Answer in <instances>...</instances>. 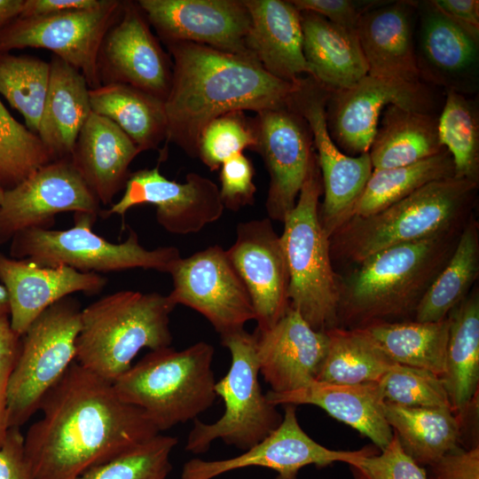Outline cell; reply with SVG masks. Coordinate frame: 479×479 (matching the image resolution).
I'll return each mask as SVG.
<instances>
[{
    "instance_id": "6da1fadb",
    "label": "cell",
    "mask_w": 479,
    "mask_h": 479,
    "mask_svg": "<svg viewBox=\"0 0 479 479\" xmlns=\"http://www.w3.org/2000/svg\"><path fill=\"white\" fill-rule=\"evenodd\" d=\"M24 436L34 479H77L160 434L145 412L122 400L113 382L74 361L43 398Z\"/></svg>"
},
{
    "instance_id": "7a4b0ae2",
    "label": "cell",
    "mask_w": 479,
    "mask_h": 479,
    "mask_svg": "<svg viewBox=\"0 0 479 479\" xmlns=\"http://www.w3.org/2000/svg\"><path fill=\"white\" fill-rule=\"evenodd\" d=\"M172 58V81L164 101L167 141L192 157L203 129L235 111L256 113L287 106L297 82L268 73L249 54L222 51L207 45L166 43Z\"/></svg>"
},
{
    "instance_id": "3957f363",
    "label": "cell",
    "mask_w": 479,
    "mask_h": 479,
    "mask_svg": "<svg viewBox=\"0 0 479 479\" xmlns=\"http://www.w3.org/2000/svg\"><path fill=\"white\" fill-rule=\"evenodd\" d=\"M462 229L459 225L395 245L359 263L340 281L338 326L359 329L414 317L424 294L451 257Z\"/></svg>"
},
{
    "instance_id": "277c9868",
    "label": "cell",
    "mask_w": 479,
    "mask_h": 479,
    "mask_svg": "<svg viewBox=\"0 0 479 479\" xmlns=\"http://www.w3.org/2000/svg\"><path fill=\"white\" fill-rule=\"evenodd\" d=\"M477 188L475 179H438L376 214L353 216L330 237L331 258L358 264L389 247L459 226Z\"/></svg>"
},
{
    "instance_id": "5b68a950",
    "label": "cell",
    "mask_w": 479,
    "mask_h": 479,
    "mask_svg": "<svg viewBox=\"0 0 479 479\" xmlns=\"http://www.w3.org/2000/svg\"><path fill=\"white\" fill-rule=\"evenodd\" d=\"M176 305L168 295L123 290L82 310L75 361L114 382L128 371L138 352L169 347V316Z\"/></svg>"
},
{
    "instance_id": "8992f818",
    "label": "cell",
    "mask_w": 479,
    "mask_h": 479,
    "mask_svg": "<svg viewBox=\"0 0 479 479\" xmlns=\"http://www.w3.org/2000/svg\"><path fill=\"white\" fill-rule=\"evenodd\" d=\"M214 354L206 342L182 350L170 346L151 350L113 382L114 390L141 409L161 433L196 420L213 405Z\"/></svg>"
},
{
    "instance_id": "52a82bcc",
    "label": "cell",
    "mask_w": 479,
    "mask_h": 479,
    "mask_svg": "<svg viewBox=\"0 0 479 479\" xmlns=\"http://www.w3.org/2000/svg\"><path fill=\"white\" fill-rule=\"evenodd\" d=\"M323 185L314 151L294 208L280 236L288 272L290 307L316 331L338 327L340 280L334 270L329 238L319 219Z\"/></svg>"
},
{
    "instance_id": "ba28073f",
    "label": "cell",
    "mask_w": 479,
    "mask_h": 479,
    "mask_svg": "<svg viewBox=\"0 0 479 479\" xmlns=\"http://www.w3.org/2000/svg\"><path fill=\"white\" fill-rule=\"evenodd\" d=\"M97 217L75 213L74 226L67 230H23L10 241V257L43 267L67 266L98 274L136 268L169 273L180 258L175 247L145 248L133 230L125 241L110 242L92 231Z\"/></svg>"
},
{
    "instance_id": "9c48e42d",
    "label": "cell",
    "mask_w": 479,
    "mask_h": 479,
    "mask_svg": "<svg viewBox=\"0 0 479 479\" xmlns=\"http://www.w3.org/2000/svg\"><path fill=\"white\" fill-rule=\"evenodd\" d=\"M221 342L231 354L228 373L215 385L224 411L213 423L193 420L185 446L193 454L205 453L217 439L245 452L268 436L283 419L259 383L254 334L242 329L222 336Z\"/></svg>"
},
{
    "instance_id": "30bf717a",
    "label": "cell",
    "mask_w": 479,
    "mask_h": 479,
    "mask_svg": "<svg viewBox=\"0 0 479 479\" xmlns=\"http://www.w3.org/2000/svg\"><path fill=\"white\" fill-rule=\"evenodd\" d=\"M82 307L67 296L43 310L20 336L7 393L8 428H20L75 361Z\"/></svg>"
},
{
    "instance_id": "8fae6325",
    "label": "cell",
    "mask_w": 479,
    "mask_h": 479,
    "mask_svg": "<svg viewBox=\"0 0 479 479\" xmlns=\"http://www.w3.org/2000/svg\"><path fill=\"white\" fill-rule=\"evenodd\" d=\"M329 94L311 76L302 77L288 106L304 118L311 132L324 192L319 219L325 232L331 235L351 217L373 166L368 153L350 156L333 140L326 114Z\"/></svg>"
},
{
    "instance_id": "7c38bea8",
    "label": "cell",
    "mask_w": 479,
    "mask_h": 479,
    "mask_svg": "<svg viewBox=\"0 0 479 479\" xmlns=\"http://www.w3.org/2000/svg\"><path fill=\"white\" fill-rule=\"evenodd\" d=\"M124 1L104 0L97 8L59 14L18 17L0 29V53L24 48L53 52L77 69L90 89L101 86L98 55L102 40L122 12Z\"/></svg>"
},
{
    "instance_id": "4fadbf2b",
    "label": "cell",
    "mask_w": 479,
    "mask_h": 479,
    "mask_svg": "<svg viewBox=\"0 0 479 479\" xmlns=\"http://www.w3.org/2000/svg\"><path fill=\"white\" fill-rule=\"evenodd\" d=\"M169 273L173 280L170 301L200 313L221 337L255 319L249 294L220 246L180 257Z\"/></svg>"
},
{
    "instance_id": "5bb4252c",
    "label": "cell",
    "mask_w": 479,
    "mask_h": 479,
    "mask_svg": "<svg viewBox=\"0 0 479 479\" xmlns=\"http://www.w3.org/2000/svg\"><path fill=\"white\" fill-rule=\"evenodd\" d=\"M389 105L432 113L434 96L424 82L370 75L351 87L330 91L326 122L336 145L350 156L368 153L380 117Z\"/></svg>"
},
{
    "instance_id": "9a60e30c",
    "label": "cell",
    "mask_w": 479,
    "mask_h": 479,
    "mask_svg": "<svg viewBox=\"0 0 479 479\" xmlns=\"http://www.w3.org/2000/svg\"><path fill=\"white\" fill-rule=\"evenodd\" d=\"M63 212L100 215V203L70 159L52 161L5 190L0 207V244L27 229H51Z\"/></svg>"
},
{
    "instance_id": "2e32d148",
    "label": "cell",
    "mask_w": 479,
    "mask_h": 479,
    "mask_svg": "<svg viewBox=\"0 0 479 479\" xmlns=\"http://www.w3.org/2000/svg\"><path fill=\"white\" fill-rule=\"evenodd\" d=\"M373 450L365 447L358 451H337L323 446L300 426L296 405L286 404L279 426L260 443L230 459H192L184 464L181 479H214L250 467L274 470L277 472L275 479H297L299 471L306 466L323 468L334 462L349 464Z\"/></svg>"
},
{
    "instance_id": "e0dca14e",
    "label": "cell",
    "mask_w": 479,
    "mask_h": 479,
    "mask_svg": "<svg viewBox=\"0 0 479 479\" xmlns=\"http://www.w3.org/2000/svg\"><path fill=\"white\" fill-rule=\"evenodd\" d=\"M137 4L124 1L106 33L98 55L101 85L121 83L165 101L172 81V61L153 35Z\"/></svg>"
},
{
    "instance_id": "ac0fdd59",
    "label": "cell",
    "mask_w": 479,
    "mask_h": 479,
    "mask_svg": "<svg viewBox=\"0 0 479 479\" xmlns=\"http://www.w3.org/2000/svg\"><path fill=\"white\" fill-rule=\"evenodd\" d=\"M122 197L100 212L102 217L124 216L137 205L156 207V220L168 232L188 234L200 232L217 221L224 210L218 186L209 178L189 173L185 183L162 176L159 168L145 169L130 175Z\"/></svg>"
},
{
    "instance_id": "d6986e66",
    "label": "cell",
    "mask_w": 479,
    "mask_h": 479,
    "mask_svg": "<svg viewBox=\"0 0 479 479\" xmlns=\"http://www.w3.org/2000/svg\"><path fill=\"white\" fill-rule=\"evenodd\" d=\"M257 145L270 175L265 202L268 217L279 222L294 208L314 153L310 130L290 106L256 113Z\"/></svg>"
},
{
    "instance_id": "ffe728a7",
    "label": "cell",
    "mask_w": 479,
    "mask_h": 479,
    "mask_svg": "<svg viewBox=\"0 0 479 479\" xmlns=\"http://www.w3.org/2000/svg\"><path fill=\"white\" fill-rule=\"evenodd\" d=\"M137 3L165 44L190 42L225 52L249 54L245 39L250 15L244 0H139Z\"/></svg>"
},
{
    "instance_id": "44dd1931",
    "label": "cell",
    "mask_w": 479,
    "mask_h": 479,
    "mask_svg": "<svg viewBox=\"0 0 479 479\" xmlns=\"http://www.w3.org/2000/svg\"><path fill=\"white\" fill-rule=\"evenodd\" d=\"M227 255L244 283L257 331L273 326L289 308V272L280 236L269 217L240 223Z\"/></svg>"
},
{
    "instance_id": "7402d4cb",
    "label": "cell",
    "mask_w": 479,
    "mask_h": 479,
    "mask_svg": "<svg viewBox=\"0 0 479 479\" xmlns=\"http://www.w3.org/2000/svg\"><path fill=\"white\" fill-rule=\"evenodd\" d=\"M259 373L274 393L298 389L316 379L329 336L314 330L289 306L271 328L254 333Z\"/></svg>"
},
{
    "instance_id": "603a6c76",
    "label": "cell",
    "mask_w": 479,
    "mask_h": 479,
    "mask_svg": "<svg viewBox=\"0 0 479 479\" xmlns=\"http://www.w3.org/2000/svg\"><path fill=\"white\" fill-rule=\"evenodd\" d=\"M107 279L67 266L43 267L0 252V284L7 291L12 329L21 336L31 323L56 302L78 292L100 293Z\"/></svg>"
},
{
    "instance_id": "cb8c5ba5",
    "label": "cell",
    "mask_w": 479,
    "mask_h": 479,
    "mask_svg": "<svg viewBox=\"0 0 479 479\" xmlns=\"http://www.w3.org/2000/svg\"><path fill=\"white\" fill-rule=\"evenodd\" d=\"M250 15L247 52L273 76L297 82L311 72L303 54L301 12L290 1L244 0Z\"/></svg>"
},
{
    "instance_id": "d4e9b609",
    "label": "cell",
    "mask_w": 479,
    "mask_h": 479,
    "mask_svg": "<svg viewBox=\"0 0 479 479\" xmlns=\"http://www.w3.org/2000/svg\"><path fill=\"white\" fill-rule=\"evenodd\" d=\"M420 18L416 52L421 79L464 93L478 67V43L431 3L414 2Z\"/></svg>"
},
{
    "instance_id": "484cf974",
    "label": "cell",
    "mask_w": 479,
    "mask_h": 479,
    "mask_svg": "<svg viewBox=\"0 0 479 479\" xmlns=\"http://www.w3.org/2000/svg\"><path fill=\"white\" fill-rule=\"evenodd\" d=\"M413 1L374 6L359 19L357 35L368 75L421 82L413 41Z\"/></svg>"
},
{
    "instance_id": "4316f807",
    "label": "cell",
    "mask_w": 479,
    "mask_h": 479,
    "mask_svg": "<svg viewBox=\"0 0 479 479\" xmlns=\"http://www.w3.org/2000/svg\"><path fill=\"white\" fill-rule=\"evenodd\" d=\"M265 395L276 406H318L335 420L367 436L380 451L392 440L393 430L385 418L384 399L378 382L337 384L313 380L290 392L268 390Z\"/></svg>"
},
{
    "instance_id": "83f0119b",
    "label": "cell",
    "mask_w": 479,
    "mask_h": 479,
    "mask_svg": "<svg viewBox=\"0 0 479 479\" xmlns=\"http://www.w3.org/2000/svg\"><path fill=\"white\" fill-rule=\"evenodd\" d=\"M140 153L112 121L93 112L81 129L70 161L100 204H113L125 187L129 167Z\"/></svg>"
},
{
    "instance_id": "f1b7e54d",
    "label": "cell",
    "mask_w": 479,
    "mask_h": 479,
    "mask_svg": "<svg viewBox=\"0 0 479 479\" xmlns=\"http://www.w3.org/2000/svg\"><path fill=\"white\" fill-rule=\"evenodd\" d=\"M48 92L37 135L52 161L70 159L90 114V88L75 67L52 55Z\"/></svg>"
},
{
    "instance_id": "f546056e",
    "label": "cell",
    "mask_w": 479,
    "mask_h": 479,
    "mask_svg": "<svg viewBox=\"0 0 479 479\" xmlns=\"http://www.w3.org/2000/svg\"><path fill=\"white\" fill-rule=\"evenodd\" d=\"M303 54L311 77L329 91L347 89L368 75L357 31L310 12H300Z\"/></svg>"
},
{
    "instance_id": "4dcf8cb0",
    "label": "cell",
    "mask_w": 479,
    "mask_h": 479,
    "mask_svg": "<svg viewBox=\"0 0 479 479\" xmlns=\"http://www.w3.org/2000/svg\"><path fill=\"white\" fill-rule=\"evenodd\" d=\"M446 149L438 134V117L389 105L383 113L369 156L373 169L410 165Z\"/></svg>"
},
{
    "instance_id": "1f68e13d",
    "label": "cell",
    "mask_w": 479,
    "mask_h": 479,
    "mask_svg": "<svg viewBox=\"0 0 479 479\" xmlns=\"http://www.w3.org/2000/svg\"><path fill=\"white\" fill-rule=\"evenodd\" d=\"M449 336L444 372L440 377L455 413L478 398L479 296L467 294L448 315Z\"/></svg>"
},
{
    "instance_id": "d6a6232c",
    "label": "cell",
    "mask_w": 479,
    "mask_h": 479,
    "mask_svg": "<svg viewBox=\"0 0 479 479\" xmlns=\"http://www.w3.org/2000/svg\"><path fill=\"white\" fill-rule=\"evenodd\" d=\"M385 418L404 451L427 467L460 446L461 417L448 407H408L384 401Z\"/></svg>"
},
{
    "instance_id": "836d02e7",
    "label": "cell",
    "mask_w": 479,
    "mask_h": 479,
    "mask_svg": "<svg viewBox=\"0 0 479 479\" xmlns=\"http://www.w3.org/2000/svg\"><path fill=\"white\" fill-rule=\"evenodd\" d=\"M91 111L115 123L140 153L156 149L167 139L164 101L143 90L121 83L90 89Z\"/></svg>"
},
{
    "instance_id": "e575fe53",
    "label": "cell",
    "mask_w": 479,
    "mask_h": 479,
    "mask_svg": "<svg viewBox=\"0 0 479 479\" xmlns=\"http://www.w3.org/2000/svg\"><path fill=\"white\" fill-rule=\"evenodd\" d=\"M359 329L391 362L425 369L439 377L444 373L448 317L436 322H382Z\"/></svg>"
},
{
    "instance_id": "d590c367",
    "label": "cell",
    "mask_w": 479,
    "mask_h": 479,
    "mask_svg": "<svg viewBox=\"0 0 479 479\" xmlns=\"http://www.w3.org/2000/svg\"><path fill=\"white\" fill-rule=\"evenodd\" d=\"M479 271L478 225L471 220L462 229L456 247L421 298L414 315L418 322H436L467 294Z\"/></svg>"
},
{
    "instance_id": "8d00e7d4",
    "label": "cell",
    "mask_w": 479,
    "mask_h": 479,
    "mask_svg": "<svg viewBox=\"0 0 479 479\" xmlns=\"http://www.w3.org/2000/svg\"><path fill=\"white\" fill-rule=\"evenodd\" d=\"M454 176L452 158L446 149L410 165L373 169L351 217L376 214L430 182Z\"/></svg>"
},
{
    "instance_id": "74e56055",
    "label": "cell",
    "mask_w": 479,
    "mask_h": 479,
    "mask_svg": "<svg viewBox=\"0 0 479 479\" xmlns=\"http://www.w3.org/2000/svg\"><path fill=\"white\" fill-rule=\"evenodd\" d=\"M329 346L315 380L337 384L378 382L391 362L362 329L326 331Z\"/></svg>"
},
{
    "instance_id": "f35d334b",
    "label": "cell",
    "mask_w": 479,
    "mask_h": 479,
    "mask_svg": "<svg viewBox=\"0 0 479 479\" xmlns=\"http://www.w3.org/2000/svg\"><path fill=\"white\" fill-rule=\"evenodd\" d=\"M50 82V63L29 56L0 53V94L37 135Z\"/></svg>"
},
{
    "instance_id": "ab89813d",
    "label": "cell",
    "mask_w": 479,
    "mask_h": 479,
    "mask_svg": "<svg viewBox=\"0 0 479 479\" xmlns=\"http://www.w3.org/2000/svg\"><path fill=\"white\" fill-rule=\"evenodd\" d=\"M438 134L452 158L455 177L478 180L479 115L464 93L448 90L438 117Z\"/></svg>"
},
{
    "instance_id": "60d3db41",
    "label": "cell",
    "mask_w": 479,
    "mask_h": 479,
    "mask_svg": "<svg viewBox=\"0 0 479 479\" xmlns=\"http://www.w3.org/2000/svg\"><path fill=\"white\" fill-rule=\"evenodd\" d=\"M52 161L38 135L17 122L0 101V182L12 189Z\"/></svg>"
},
{
    "instance_id": "b9f144b4",
    "label": "cell",
    "mask_w": 479,
    "mask_h": 479,
    "mask_svg": "<svg viewBox=\"0 0 479 479\" xmlns=\"http://www.w3.org/2000/svg\"><path fill=\"white\" fill-rule=\"evenodd\" d=\"M177 443V437L160 433L77 479H167L172 470L170 455Z\"/></svg>"
},
{
    "instance_id": "7bdbcfd3",
    "label": "cell",
    "mask_w": 479,
    "mask_h": 479,
    "mask_svg": "<svg viewBox=\"0 0 479 479\" xmlns=\"http://www.w3.org/2000/svg\"><path fill=\"white\" fill-rule=\"evenodd\" d=\"M378 384L385 402L452 409L441 378L428 370L393 363Z\"/></svg>"
},
{
    "instance_id": "ee69618b",
    "label": "cell",
    "mask_w": 479,
    "mask_h": 479,
    "mask_svg": "<svg viewBox=\"0 0 479 479\" xmlns=\"http://www.w3.org/2000/svg\"><path fill=\"white\" fill-rule=\"evenodd\" d=\"M257 137L254 120L242 111L231 112L212 120L202 130L197 147V157L215 170L230 158L255 150Z\"/></svg>"
},
{
    "instance_id": "f6af8a7d",
    "label": "cell",
    "mask_w": 479,
    "mask_h": 479,
    "mask_svg": "<svg viewBox=\"0 0 479 479\" xmlns=\"http://www.w3.org/2000/svg\"><path fill=\"white\" fill-rule=\"evenodd\" d=\"M353 479H428L426 470L403 450L393 433L390 443L348 464Z\"/></svg>"
},
{
    "instance_id": "bcb514c9",
    "label": "cell",
    "mask_w": 479,
    "mask_h": 479,
    "mask_svg": "<svg viewBox=\"0 0 479 479\" xmlns=\"http://www.w3.org/2000/svg\"><path fill=\"white\" fill-rule=\"evenodd\" d=\"M220 197L224 208L238 211L253 205L256 187L253 182L255 169L243 153L225 161L220 167Z\"/></svg>"
},
{
    "instance_id": "7dc6e473",
    "label": "cell",
    "mask_w": 479,
    "mask_h": 479,
    "mask_svg": "<svg viewBox=\"0 0 479 479\" xmlns=\"http://www.w3.org/2000/svg\"><path fill=\"white\" fill-rule=\"evenodd\" d=\"M299 12H310L349 30L357 29L360 17L379 5L376 1L352 0H290Z\"/></svg>"
},
{
    "instance_id": "c3c4849f",
    "label": "cell",
    "mask_w": 479,
    "mask_h": 479,
    "mask_svg": "<svg viewBox=\"0 0 479 479\" xmlns=\"http://www.w3.org/2000/svg\"><path fill=\"white\" fill-rule=\"evenodd\" d=\"M20 348V336L11 327L8 315L0 316V447L7 425V393Z\"/></svg>"
},
{
    "instance_id": "681fc988",
    "label": "cell",
    "mask_w": 479,
    "mask_h": 479,
    "mask_svg": "<svg viewBox=\"0 0 479 479\" xmlns=\"http://www.w3.org/2000/svg\"><path fill=\"white\" fill-rule=\"evenodd\" d=\"M425 470L428 479H479V446H458Z\"/></svg>"
},
{
    "instance_id": "f907efd6",
    "label": "cell",
    "mask_w": 479,
    "mask_h": 479,
    "mask_svg": "<svg viewBox=\"0 0 479 479\" xmlns=\"http://www.w3.org/2000/svg\"><path fill=\"white\" fill-rule=\"evenodd\" d=\"M20 428H9L0 447V479H34L24 453Z\"/></svg>"
},
{
    "instance_id": "816d5d0a",
    "label": "cell",
    "mask_w": 479,
    "mask_h": 479,
    "mask_svg": "<svg viewBox=\"0 0 479 479\" xmlns=\"http://www.w3.org/2000/svg\"><path fill=\"white\" fill-rule=\"evenodd\" d=\"M431 3L470 35L479 40L478 0H431Z\"/></svg>"
},
{
    "instance_id": "f5cc1de1",
    "label": "cell",
    "mask_w": 479,
    "mask_h": 479,
    "mask_svg": "<svg viewBox=\"0 0 479 479\" xmlns=\"http://www.w3.org/2000/svg\"><path fill=\"white\" fill-rule=\"evenodd\" d=\"M104 0H24L19 17L34 18L62 12L94 9Z\"/></svg>"
},
{
    "instance_id": "db71d44e",
    "label": "cell",
    "mask_w": 479,
    "mask_h": 479,
    "mask_svg": "<svg viewBox=\"0 0 479 479\" xmlns=\"http://www.w3.org/2000/svg\"><path fill=\"white\" fill-rule=\"evenodd\" d=\"M24 0H0V29L18 18Z\"/></svg>"
},
{
    "instance_id": "11a10c76",
    "label": "cell",
    "mask_w": 479,
    "mask_h": 479,
    "mask_svg": "<svg viewBox=\"0 0 479 479\" xmlns=\"http://www.w3.org/2000/svg\"><path fill=\"white\" fill-rule=\"evenodd\" d=\"M10 312V304L8 294L4 287L0 284V316L8 315Z\"/></svg>"
},
{
    "instance_id": "9f6ffc18",
    "label": "cell",
    "mask_w": 479,
    "mask_h": 479,
    "mask_svg": "<svg viewBox=\"0 0 479 479\" xmlns=\"http://www.w3.org/2000/svg\"><path fill=\"white\" fill-rule=\"evenodd\" d=\"M4 192H5V189L4 188V186L2 185V184L0 182V207H1L3 200H4Z\"/></svg>"
}]
</instances>
